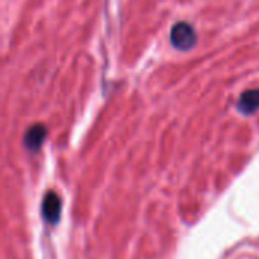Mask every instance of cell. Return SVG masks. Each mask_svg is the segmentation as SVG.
Wrapping results in <instances>:
<instances>
[{
    "instance_id": "6da1fadb",
    "label": "cell",
    "mask_w": 259,
    "mask_h": 259,
    "mask_svg": "<svg viewBox=\"0 0 259 259\" xmlns=\"http://www.w3.org/2000/svg\"><path fill=\"white\" fill-rule=\"evenodd\" d=\"M170 41L171 46L178 50L188 52L197 44V32L196 29L187 23V21H179L171 27L170 32Z\"/></svg>"
},
{
    "instance_id": "7a4b0ae2",
    "label": "cell",
    "mask_w": 259,
    "mask_h": 259,
    "mask_svg": "<svg viewBox=\"0 0 259 259\" xmlns=\"http://www.w3.org/2000/svg\"><path fill=\"white\" fill-rule=\"evenodd\" d=\"M61 209H62L61 197L55 191H47L41 203V214L44 222L52 226H56L61 220Z\"/></svg>"
},
{
    "instance_id": "3957f363",
    "label": "cell",
    "mask_w": 259,
    "mask_h": 259,
    "mask_svg": "<svg viewBox=\"0 0 259 259\" xmlns=\"http://www.w3.org/2000/svg\"><path fill=\"white\" fill-rule=\"evenodd\" d=\"M47 137V129L44 124H33L30 126L23 138V144L29 152H36L42 146L44 140Z\"/></svg>"
},
{
    "instance_id": "277c9868",
    "label": "cell",
    "mask_w": 259,
    "mask_h": 259,
    "mask_svg": "<svg viewBox=\"0 0 259 259\" xmlns=\"http://www.w3.org/2000/svg\"><path fill=\"white\" fill-rule=\"evenodd\" d=\"M237 109L244 115H252L259 111V90H247L244 91L237 103Z\"/></svg>"
}]
</instances>
